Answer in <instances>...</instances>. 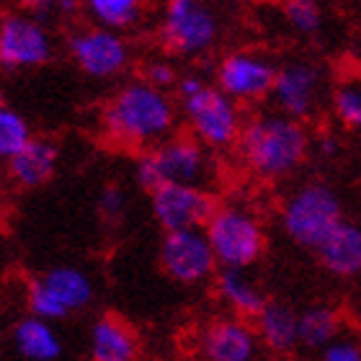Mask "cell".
<instances>
[{"label":"cell","instance_id":"1","mask_svg":"<svg viewBox=\"0 0 361 361\" xmlns=\"http://www.w3.org/2000/svg\"><path fill=\"white\" fill-rule=\"evenodd\" d=\"M178 106L168 90L145 80H129L104 109V132L114 145L129 150H150L176 135Z\"/></svg>","mask_w":361,"mask_h":361},{"label":"cell","instance_id":"2","mask_svg":"<svg viewBox=\"0 0 361 361\" xmlns=\"http://www.w3.org/2000/svg\"><path fill=\"white\" fill-rule=\"evenodd\" d=\"M238 150L253 176L264 180H284L305 166L312 140L302 121L266 111L243 124Z\"/></svg>","mask_w":361,"mask_h":361},{"label":"cell","instance_id":"3","mask_svg":"<svg viewBox=\"0 0 361 361\" xmlns=\"http://www.w3.org/2000/svg\"><path fill=\"white\" fill-rule=\"evenodd\" d=\"M212 178H214V160L209 150L202 147L191 135L168 137L166 142L140 152L135 163L137 186L145 188L147 194L166 183L207 188Z\"/></svg>","mask_w":361,"mask_h":361},{"label":"cell","instance_id":"4","mask_svg":"<svg viewBox=\"0 0 361 361\" xmlns=\"http://www.w3.org/2000/svg\"><path fill=\"white\" fill-rule=\"evenodd\" d=\"M346 219L338 191L325 180H307L281 204V230L286 240L302 250L315 253L328 235Z\"/></svg>","mask_w":361,"mask_h":361},{"label":"cell","instance_id":"5","mask_svg":"<svg viewBox=\"0 0 361 361\" xmlns=\"http://www.w3.org/2000/svg\"><path fill=\"white\" fill-rule=\"evenodd\" d=\"M204 235L219 269H253L266 256L269 245L264 222L243 204H219L204 227Z\"/></svg>","mask_w":361,"mask_h":361},{"label":"cell","instance_id":"6","mask_svg":"<svg viewBox=\"0 0 361 361\" xmlns=\"http://www.w3.org/2000/svg\"><path fill=\"white\" fill-rule=\"evenodd\" d=\"M93 300H96V284L88 271L78 266H52L37 274L26 286L29 315L52 325L88 310Z\"/></svg>","mask_w":361,"mask_h":361},{"label":"cell","instance_id":"7","mask_svg":"<svg viewBox=\"0 0 361 361\" xmlns=\"http://www.w3.org/2000/svg\"><path fill=\"white\" fill-rule=\"evenodd\" d=\"M180 114L188 132L207 150H230L238 145L243 132L240 106L214 85H204L199 93L180 98Z\"/></svg>","mask_w":361,"mask_h":361},{"label":"cell","instance_id":"8","mask_svg":"<svg viewBox=\"0 0 361 361\" xmlns=\"http://www.w3.org/2000/svg\"><path fill=\"white\" fill-rule=\"evenodd\" d=\"M163 44L180 57H204L219 39V18L207 0H166Z\"/></svg>","mask_w":361,"mask_h":361},{"label":"cell","instance_id":"9","mask_svg":"<svg viewBox=\"0 0 361 361\" xmlns=\"http://www.w3.org/2000/svg\"><path fill=\"white\" fill-rule=\"evenodd\" d=\"M70 60L83 70L88 78L111 80L127 73L132 62V47L121 31L104 26H83L68 37Z\"/></svg>","mask_w":361,"mask_h":361},{"label":"cell","instance_id":"10","mask_svg":"<svg viewBox=\"0 0 361 361\" xmlns=\"http://www.w3.org/2000/svg\"><path fill=\"white\" fill-rule=\"evenodd\" d=\"M158 266L178 286L207 284L219 271L204 230H178L163 235L158 248Z\"/></svg>","mask_w":361,"mask_h":361},{"label":"cell","instance_id":"11","mask_svg":"<svg viewBox=\"0 0 361 361\" xmlns=\"http://www.w3.org/2000/svg\"><path fill=\"white\" fill-rule=\"evenodd\" d=\"M325 90V70L317 62L289 60L276 68L271 85V104L276 114L294 121H305L320 109Z\"/></svg>","mask_w":361,"mask_h":361},{"label":"cell","instance_id":"12","mask_svg":"<svg viewBox=\"0 0 361 361\" xmlns=\"http://www.w3.org/2000/svg\"><path fill=\"white\" fill-rule=\"evenodd\" d=\"M276 78V65L269 54L256 49H235L217 62L214 88H219L235 104H256L269 98Z\"/></svg>","mask_w":361,"mask_h":361},{"label":"cell","instance_id":"13","mask_svg":"<svg viewBox=\"0 0 361 361\" xmlns=\"http://www.w3.org/2000/svg\"><path fill=\"white\" fill-rule=\"evenodd\" d=\"M54 42L44 21L29 13H8L0 18V68L31 70L52 60Z\"/></svg>","mask_w":361,"mask_h":361},{"label":"cell","instance_id":"14","mask_svg":"<svg viewBox=\"0 0 361 361\" xmlns=\"http://www.w3.org/2000/svg\"><path fill=\"white\" fill-rule=\"evenodd\" d=\"M219 202L209 188L166 183L150 194V209L163 233L178 230H204Z\"/></svg>","mask_w":361,"mask_h":361},{"label":"cell","instance_id":"15","mask_svg":"<svg viewBox=\"0 0 361 361\" xmlns=\"http://www.w3.org/2000/svg\"><path fill=\"white\" fill-rule=\"evenodd\" d=\"M196 361H264V343L250 320L214 317L196 333Z\"/></svg>","mask_w":361,"mask_h":361},{"label":"cell","instance_id":"16","mask_svg":"<svg viewBox=\"0 0 361 361\" xmlns=\"http://www.w3.org/2000/svg\"><path fill=\"white\" fill-rule=\"evenodd\" d=\"M142 343L132 325L116 312H104L90 323L88 359L90 361H140Z\"/></svg>","mask_w":361,"mask_h":361},{"label":"cell","instance_id":"17","mask_svg":"<svg viewBox=\"0 0 361 361\" xmlns=\"http://www.w3.org/2000/svg\"><path fill=\"white\" fill-rule=\"evenodd\" d=\"M60 163V147L47 137H31L6 163L8 178L18 188H42L49 183Z\"/></svg>","mask_w":361,"mask_h":361},{"label":"cell","instance_id":"18","mask_svg":"<svg viewBox=\"0 0 361 361\" xmlns=\"http://www.w3.org/2000/svg\"><path fill=\"white\" fill-rule=\"evenodd\" d=\"M8 341L21 361H60L65 354V343L57 328L34 315L18 317L11 325Z\"/></svg>","mask_w":361,"mask_h":361},{"label":"cell","instance_id":"19","mask_svg":"<svg viewBox=\"0 0 361 361\" xmlns=\"http://www.w3.org/2000/svg\"><path fill=\"white\" fill-rule=\"evenodd\" d=\"M317 264L336 279L361 276V225L343 219L315 250Z\"/></svg>","mask_w":361,"mask_h":361},{"label":"cell","instance_id":"20","mask_svg":"<svg viewBox=\"0 0 361 361\" xmlns=\"http://www.w3.org/2000/svg\"><path fill=\"white\" fill-rule=\"evenodd\" d=\"M253 328L271 354H292L300 346V312L286 302H266L253 320Z\"/></svg>","mask_w":361,"mask_h":361},{"label":"cell","instance_id":"21","mask_svg":"<svg viewBox=\"0 0 361 361\" xmlns=\"http://www.w3.org/2000/svg\"><path fill=\"white\" fill-rule=\"evenodd\" d=\"M214 292L217 300L225 305L235 317L243 320H256L258 312L264 310L266 300L264 289L248 276V271H233V269H219L214 274Z\"/></svg>","mask_w":361,"mask_h":361},{"label":"cell","instance_id":"22","mask_svg":"<svg viewBox=\"0 0 361 361\" xmlns=\"http://www.w3.org/2000/svg\"><path fill=\"white\" fill-rule=\"evenodd\" d=\"M343 336V317L331 305H310L300 312V346L323 351Z\"/></svg>","mask_w":361,"mask_h":361},{"label":"cell","instance_id":"23","mask_svg":"<svg viewBox=\"0 0 361 361\" xmlns=\"http://www.w3.org/2000/svg\"><path fill=\"white\" fill-rule=\"evenodd\" d=\"M147 0H80V8L93 18L96 26L124 31L135 26L145 13Z\"/></svg>","mask_w":361,"mask_h":361},{"label":"cell","instance_id":"24","mask_svg":"<svg viewBox=\"0 0 361 361\" xmlns=\"http://www.w3.org/2000/svg\"><path fill=\"white\" fill-rule=\"evenodd\" d=\"M31 137L34 135H31L29 121L18 111L3 106L0 109V163H8Z\"/></svg>","mask_w":361,"mask_h":361},{"label":"cell","instance_id":"25","mask_svg":"<svg viewBox=\"0 0 361 361\" xmlns=\"http://www.w3.org/2000/svg\"><path fill=\"white\" fill-rule=\"evenodd\" d=\"M333 114L341 124L361 135V80H346L333 90Z\"/></svg>","mask_w":361,"mask_h":361},{"label":"cell","instance_id":"26","mask_svg":"<svg viewBox=\"0 0 361 361\" xmlns=\"http://www.w3.org/2000/svg\"><path fill=\"white\" fill-rule=\"evenodd\" d=\"M284 18L297 34L312 37L323 26V11L317 0H284Z\"/></svg>","mask_w":361,"mask_h":361},{"label":"cell","instance_id":"27","mask_svg":"<svg viewBox=\"0 0 361 361\" xmlns=\"http://www.w3.org/2000/svg\"><path fill=\"white\" fill-rule=\"evenodd\" d=\"M21 8L34 18H44V16H62V18H70V16H78L83 8H80V0H18Z\"/></svg>","mask_w":361,"mask_h":361},{"label":"cell","instance_id":"28","mask_svg":"<svg viewBox=\"0 0 361 361\" xmlns=\"http://www.w3.org/2000/svg\"><path fill=\"white\" fill-rule=\"evenodd\" d=\"M178 78L180 75H178V70H176L173 62H168V60H150V62H145L142 78H140V80L150 83L152 88L171 90V88H176Z\"/></svg>","mask_w":361,"mask_h":361},{"label":"cell","instance_id":"29","mask_svg":"<svg viewBox=\"0 0 361 361\" xmlns=\"http://www.w3.org/2000/svg\"><path fill=\"white\" fill-rule=\"evenodd\" d=\"M127 212V194L124 188L119 186H106L98 196V214L106 219V222H121Z\"/></svg>","mask_w":361,"mask_h":361},{"label":"cell","instance_id":"30","mask_svg":"<svg viewBox=\"0 0 361 361\" xmlns=\"http://www.w3.org/2000/svg\"><path fill=\"white\" fill-rule=\"evenodd\" d=\"M317 361H361V341L354 336H341L317 351Z\"/></svg>","mask_w":361,"mask_h":361},{"label":"cell","instance_id":"31","mask_svg":"<svg viewBox=\"0 0 361 361\" xmlns=\"http://www.w3.org/2000/svg\"><path fill=\"white\" fill-rule=\"evenodd\" d=\"M312 147H315V152L320 155V158H338V152H341V142H338V137H333V135H320L312 142Z\"/></svg>","mask_w":361,"mask_h":361},{"label":"cell","instance_id":"32","mask_svg":"<svg viewBox=\"0 0 361 361\" xmlns=\"http://www.w3.org/2000/svg\"><path fill=\"white\" fill-rule=\"evenodd\" d=\"M3 106H6V93L0 90V109H3Z\"/></svg>","mask_w":361,"mask_h":361}]
</instances>
